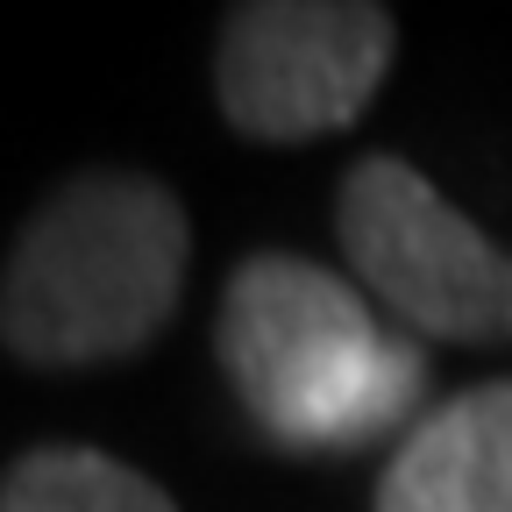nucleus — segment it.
Returning <instances> with one entry per match:
<instances>
[{"label": "nucleus", "instance_id": "obj_1", "mask_svg": "<svg viewBox=\"0 0 512 512\" xmlns=\"http://www.w3.org/2000/svg\"><path fill=\"white\" fill-rule=\"evenodd\" d=\"M185 207L143 171H86L29 214L0 271V342L36 370L121 363L185 292Z\"/></svg>", "mask_w": 512, "mask_h": 512}, {"label": "nucleus", "instance_id": "obj_2", "mask_svg": "<svg viewBox=\"0 0 512 512\" xmlns=\"http://www.w3.org/2000/svg\"><path fill=\"white\" fill-rule=\"evenodd\" d=\"M221 370L242 413L278 448L342 456L413 420L427 356L413 335L377 328L370 306L306 256L264 249L221 292Z\"/></svg>", "mask_w": 512, "mask_h": 512}, {"label": "nucleus", "instance_id": "obj_3", "mask_svg": "<svg viewBox=\"0 0 512 512\" xmlns=\"http://www.w3.org/2000/svg\"><path fill=\"white\" fill-rule=\"evenodd\" d=\"M335 228L356 278L413 335L434 342H512V249L463 221L406 157H363L342 178Z\"/></svg>", "mask_w": 512, "mask_h": 512}, {"label": "nucleus", "instance_id": "obj_4", "mask_svg": "<svg viewBox=\"0 0 512 512\" xmlns=\"http://www.w3.org/2000/svg\"><path fill=\"white\" fill-rule=\"evenodd\" d=\"M392 50L399 29L370 0H249L221 22L214 93L249 143H313L377 100Z\"/></svg>", "mask_w": 512, "mask_h": 512}, {"label": "nucleus", "instance_id": "obj_5", "mask_svg": "<svg viewBox=\"0 0 512 512\" xmlns=\"http://www.w3.org/2000/svg\"><path fill=\"white\" fill-rule=\"evenodd\" d=\"M377 512H512V377L420 413L377 477Z\"/></svg>", "mask_w": 512, "mask_h": 512}, {"label": "nucleus", "instance_id": "obj_6", "mask_svg": "<svg viewBox=\"0 0 512 512\" xmlns=\"http://www.w3.org/2000/svg\"><path fill=\"white\" fill-rule=\"evenodd\" d=\"M0 512H178L164 484L100 448H29L0 477Z\"/></svg>", "mask_w": 512, "mask_h": 512}]
</instances>
